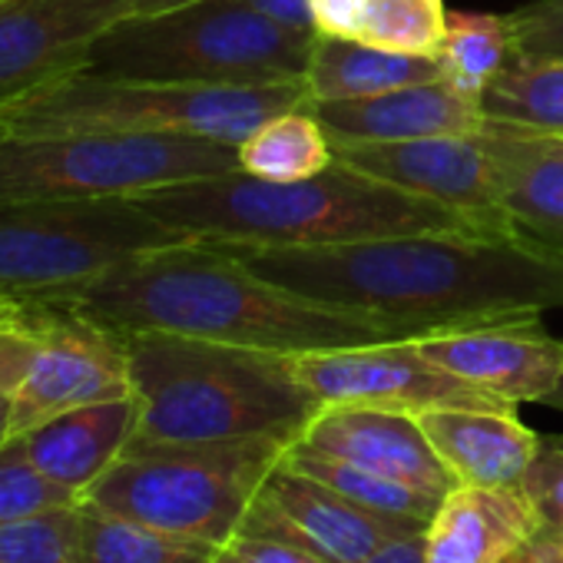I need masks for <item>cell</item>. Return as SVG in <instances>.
I'll return each instance as SVG.
<instances>
[{
    "label": "cell",
    "instance_id": "obj_30",
    "mask_svg": "<svg viewBox=\"0 0 563 563\" xmlns=\"http://www.w3.org/2000/svg\"><path fill=\"white\" fill-rule=\"evenodd\" d=\"M74 504H80V497L60 487L57 481H51L47 474H41L27 457L21 438H11L0 448V523L47 514L57 507H74Z\"/></svg>",
    "mask_w": 563,
    "mask_h": 563
},
{
    "label": "cell",
    "instance_id": "obj_35",
    "mask_svg": "<svg viewBox=\"0 0 563 563\" xmlns=\"http://www.w3.org/2000/svg\"><path fill=\"white\" fill-rule=\"evenodd\" d=\"M255 11H262L265 18L286 24L292 31L302 34H319L316 21H312V0H249Z\"/></svg>",
    "mask_w": 563,
    "mask_h": 563
},
{
    "label": "cell",
    "instance_id": "obj_13",
    "mask_svg": "<svg viewBox=\"0 0 563 563\" xmlns=\"http://www.w3.org/2000/svg\"><path fill=\"white\" fill-rule=\"evenodd\" d=\"M332 153L335 159L358 173H368L405 192L457 209L481 232L514 235L507 212L500 206L497 163L481 133L395 143L332 140Z\"/></svg>",
    "mask_w": 563,
    "mask_h": 563
},
{
    "label": "cell",
    "instance_id": "obj_11",
    "mask_svg": "<svg viewBox=\"0 0 563 563\" xmlns=\"http://www.w3.org/2000/svg\"><path fill=\"white\" fill-rule=\"evenodd\" d=\"M292 365L322 405H362L415 418L441 408L517 411V405L434 365L418 349V339L296 355Z\"/></svg>",
    "mask_w": 563,
    "mask_h": 563
},
{
    "label": "cell",
    "instance_id": "obj_19",
    "mask_svg": "<svg viewBox=\"0 0 563 563\" xmlns=\"http://www.w3.org/2000/svg\"><path fill=\"white\" fill-rule=\"evenodd\" d=\"M140 424V398H110L70 408L21 434L34 467L80 500L117 464Z\"/></svg>",
    "mask_w": 563,
    "mask_h": 563
},
{
    "label": "cell",
    "instance_id": "obj_23",
    "mask_svg": "<svg viewBox=\"0 0 563 563\" xmlns=\"http://www.w3.org/2000/svg\"><path fill=\"white\" fill-rule=\"evenodd\" d=\"M481 110L494 126L563 136V54L514 51L481 93Z\"/></svg>",
    "mask_w": 563,
    "mask_h": 563
},
{
    "label": "cell",
    "instance_id": "obj_10",
    "mask_svg": "<svg viewBox=\"0 0 563 563\" xmlns=\"http://www.w3.org/2000/svg\"><path fill=\"white\" fill-rule=\"evenodd\" d=\"M37 349L11 395V438L70 411L133 395L126 335L70 302H27Z\"/></svg>",
    "mask_w": 563,
    "mask_h": 563
},
{
    "label": "cell",
    "instance_id": "obj_1",
    "mask_svg": "<svg viewBox=\"0 0 563 563\" xmlns=\"http://www.w3.org/2000/svg\"><path fill=\"white\" fill-rule=\"evenodd\" d=\"M216 245L282 289L388 316L421 339L563 309V255L520 235L411 232L309 249Z\"/></svg>",
    "mask_w": 563,
    "mask_h": 563
},
{
    "label": "cell",
    "instance_id": "obj_3",
    "mask_svg": "<svg viewBox=\"0 0 563 563\" xmlns=\"http://www.w3.org/2000/svg\"><path fill=\"white\" fill-rule=\"evenodd\" d=\"M159 222L206 242L309 249L411 232H481L457 209L358 173L342 159L309 179L275 183L245 169L133 196Z\"/></svg>",
    "mask_w": 563,
    "mask_h": 563
},
{
    "label": "cell",
    "instance_id": "obj_39",
    "mask_svg": "<svg viewBox=\"0 0 563 563\" xmlns=\"http://www.w3.org/2000/svg\"><path fill=\"white\" fill-rule=\"evenodd\" d=\"M11 441V395L0 391V448Z\"/></svg>",
    "mask_w": 563,
    "mask_h": 563
},
{
    "label": "cell",
    "instance_id": "obj_26",
    "mask_svg": "<svg viewBox=\"0 0 563 563\" xmlns=\"http://www.w3.org/2000/svg\"><path fill=\"white\" fill-rule=\"evenodd\" d=\"M514 51L517 44L510 14L448 11L444 41L434 57L441 64V80L481 103V93L514 57Z\"/></svg>",
    "mask_w": 563,
    "mask_h": 563
},
{
    "label": "cell",
    "instance_id": "obj_2",
    "mask_svg": "<svg viewBox=\"0 0 563 563\" xmlns=\"http://www.w3.org/2000/svg\"><path fill=\"white\" fill-rule=\"evenodd\" d=\"M64 302L123 335L173 332L292 358L421 339L388 316L339 309L282 289L206 239L140 252Z\"/></svg>",
    "mask_w": 563,
    "mask_h": 563
},
{
    "label": "cell",
    "instance_id": "obj_6",
    "mask_svg": "<svg viewBox=\"0 0 563 563\" xmlns=\"http://www.w3.org/2000/svg\"><path fill=\"white\" fill-rule=\"evenodd\" d=\"M289 448L278 438L130 441L84 500L176 537L225 547Z\"/></svg>",
    "mask_w": 563,
    "mask_h": 563
},
{
    "label": "cell",
    "instance_id": "obj_36",
    "mask_svg": "<svg viewBox=\"0 0 563 563\" xmlns=\"http://www.w3.org/2000/svg\"><path fill=\"white\" fill-rule=\"evenodd\" d=\"M497 563H563V547L560 543H553V540H547V537H540L537 530L520 543V547H514L504 560H497Z\"/></svg>",
    "mask_w": 563,
    "mask_h": 563
},
{
    "label": "cell",
    "instance_id": "obj_25",
    "mask_svg": "<svg viewBox=\"0 0 563 563\" xmlns=\"http://www.w3.org/2000/svg\"><path fill=\"white\" fill-rule=\"evenodd\" d=\"M216 543L176 537L80 504V563H212Z\"/></svg>",
    "mask_w": 563,
    "mask_h": 563
},
{
    "label": "cell",
    "instance_id": "obj_12",
    "mask_svg": "<svg viewBox=\"0 0 563 563\" xmlns=\"http://www.w3.org/2000/svg\"><path fill=\"white\" fill-rule=\"evenodd\" d=\"M421 530L428 523L365 510L289 464H278L268 474L239 527V533L292 543L329 563H355Z\"/></svg>",
    "mask_w": 563,
    "mask_h": 563
},
{
    "label": "cell",
    "instance_id": "obj_8",
    "mask_svg": "<svg viewBox=\"0 0 563 563\" xmlns=\"http://www.w3.org/2000/svg\"><path fill=\"white\" fill-rule=\"evenodd\" d=\"M239 169V146L173 133H4L0 199H133Z\"/></svg>",
    "mask_w": 563,
    "mask_h": 563
},
{
    "label": "cell",
    "instance_id": "obj_34",
    "mask_svg": "<svg viewBox=\"0 0 563 563\" xmlns=\"http://www.w3.org/2000/svg\"><path fill=\"white\" fill-rule=\"evenodd\" d=\"M365 18V0H312V21L322 37L358 41Z\"/></svg>",
    "mask_w": 563,
    "mask_h": 563
},
{
    "label": "cell",
    "instance_id": "obj_24",
    "mask_svg": "<svg viewBox=\"0 0 563 563\" xmlns=\"http://www.w3.org/2000/svg\"><path fill=\"white\" fill-rule=\"evenodd\" d=\"M332 159V140L306 103L272 117L239 143V169L275 183L319 176Z\"/></svg>",
    "mask_w": 563,
    "mask_h": 563
},
{
    "label": "cell",
    "instance_id": "obj_17",
    "mask_svg": "<svg viewBox=\"0 0 563 563\" xmlns=\"http://www.w3.org/2000/svg\"><path fill=\"white\" fill-rule=\"evenodd\" d=\"M316 120L329 140L395 143L428 136H471L484 130V110L477 100L457 93L444 80L398 87L355 100H309Z\"/></svg>",
    "mask_w": 563,
    "mask_h": 563
},
{
    "label": "cell",
    "instance_id": "obj_20",
    "mask_svg": "<svg viewBox=\"0 0 563 563\" xmlns=\"http://www.w3.org/2000/svg\"><path fill=\"white\" fill-rule=\"evenodd\" d=\"M418 424L454 481L471 487L520 490L540 444L517 411L441 408L418 415Z\"/></svg>",
    "mask_w": 563,
    "mask_h": 563
},
{
    "label": "cell",
    "instance_id": "obj_16",
    "mask_svg": "<svg viewBox=\"0 0 563 563\" xmlns=\"http://www.w3.org/2000/svg\"><path fill=\"white\" fill-rule=\"evenodd\" d=\"M299 444L438 497H448L457 487L415 415L362 405H325Z\"/></svg>",
    "mask_w": 563,
    "mask_h": 563
},
{
    "label": "cell",
    "instance_id": "obj_41",
    "mask_svg": "<svg viewBox=\"0 0 563 563\" xmlns=\"http://www.w3.org/2000/svg\"><path fill=\"white\" fill-rule=\"evenodd\" d=\"M212 563H245V560H242V556H239V553H235L229 543H225V547H219V550H216Z\"/></svg>",
    "mask_w": 563,
    "mask_h": 563
},
{
    "label": "cell",
    "instance_id": "obj_4",
    "mask_svg": "<svg viewBox=\"0 0 563 563\" xmlns=\"http://www.w3.org/2000/svg\"><path fill=\"white\" fill-rule=\"evenodd\" d=\"M126 355L140 398L133 441L296 444L325 408L299 382L292 355L173 332H126Z\"/></svg>",
    "mask_w": 563,
    "mask_h": 563
},
{
    "label": "cell",
    "instance_id": "obj_32",
    "mask_svg": "<svg viewBox=\"0 0 563 563\" xmlns=\"http://www.w3.org/2000/svg\"><path fill=\"white\" fill-rule=\"evenodd\" d=\"M514 44L523 54H563V0H537L510 14Z\"/></svg>",
    "mask_w": 563,
    "mask_h": 563
},
{
    "label": "cell",
    "instance_id": "obj_7",
    "mask_svg": "<svg viewBox=\"0 0 563 563\" xmlns=\"http://www.w3.org/2000/svg\"><path fill=\"white\" fill-rule=\"evenodd\" d=\"M309 103L306 84L202 87L146 84L80 70L8 110V133H173L242 143L272 117Z\"/></svg>",
    "mask_w": 563,
    "mask_h": 563
},
{
    "label": "cell",
    "instance_id": "obj_15",
    "mask_svg": "<svg viewBox=\"0 0 563 563\" xmlns=\"http://www.w3.org/2000/svg\"><path fill=\"white\" fill-rule=\"evenodd\" d=\"M418 349L444 372L510 405H543L563 382V342L540 325V316L428 335L418 339Z\"/></svg>",
    "mask_w": 563,
    "mask_h": 563
},
{
    "label": "cell",
    "instance_id": "obj_29",
    "mask_svg": "<svg viewBox=\"0 0 563 563\" xmlns=\"http://www.w3.org/2000/svg\"><path fill=\"white\" fill-rule=\"evenodd\" d=\"M80 504L0 523V563H80Z\"/></svg>",
    "mask_w": 563,
    "mask_h": 563
},
{
    "label": "cell",
    "instance_id": "obj_37",
    "mask_svg": "<svg viewBox=\"0 0 563 563\" xmlns=\"http://www.w3.org/2000/svg\"><path fill=\"white\" fill-rule=\"evenodd\" d=\"M355 563H424V530L421 533H411L405 540H395Z\"/></svg>",
    "mask_w": 563,
    "mask_h": 563
},
{
    "label": "cell",
    "instance_id": "obj_14",
    "mask_svg": "<svg viewBox=\"0 0 563 563\" xmlns=\"http://www.w3.org/2000/svg\"><path fill=\"white\" fill-rule=\"evenodd\" d=\"M130 0H0V110L87 70L93 44Z\"/></svg>",
    "mask_w": 563,
    "mask_h": 563
},
{
    "label": "cell",
    "instance_id": "obj_21",
    "mask_svg": "<svg viewBox=\"0 0 563 563\" xmlns=\"http://www.w3.org/2000/svg\"><path fill=\"white\" fill-rule=\"evenodd\" d=\"M530 533L523 490L457 484L424 530V563H497Z\"/></svg>",
    "mask_w": 563,
    "mask_h": 563
},
{
    "label": "cell",
    "instance_id": "obj_5",
    "mask_svg": "<svg viewBox=\"0 0 563 563\" xmlns=\"http://www.w3.org/2000/svg\"><path fill=\"white\" fill-rule=\"evenodd\" d=\"M316 37L265 18L249 0H196L123 18L93 44L87 70L146 84H306Z\"/></svg>",
    "mask_w": 563,
    "mask_h": 563
},
{
    "label": "cell",
    "instance_id": "obj_28",
    "mask_svg": "<svg viewBox=\"0 0 563 563\" xmlns=\"http://www.w3.org/2000/svg\"><path fill=\"white\" fill-rule=\"evenodd\" d=\"M448 27L444 0H365L358 41L395 54L434 57Z\"/></svg>",
    "mask_w": 563,
    "mask_h": 563
},
{
    "label": "cell",
    "instance_id": "obj_43",
    "mask_svg": "<svg viewBox=\"0 0 563 563\" xmlns=\"http://www.w3.org/2000/svg\"><path fill=\"white\" fill-rule=\"evenodd\" d=\"M4 133H8V113L0 110V136H4Z\"/></svg>",
    "mask_w": 563,
    "mask_h": 563
},
{
    "label": "cell",
    "instance_id": "obj_18",
    "mask_svg": "<svg viewBox=\"0 0 563 563\" xmlns=\"http://www.w3.org/2000/svg\"><path fill=\"white\" fill-rule=\"evenodd\" d=\"M481 136L497 163L500 206L514 235L563 255V136L494 123H484Z\"/></svg>",
    "mask_w": 563,
    "mask_h": 563
},
{
    "label": "cell",
    "instance_id": "obj_42",
    "mask_svg": "<svg viewBox=\"0 0 563 563\" xmlns=\"http://www.w3.org/2000/svg\"><path fill=\"white\" fill-rule=\"evenodd\" d=\"M543 405H550V408H556V411H563V382L556 385V391L543 401Z\"/></svg>",
    "mask_w": 563,
    "mask_h": 563
},
{
    "label": "cell",
    "instance_id": "obj_40",
    "mask_svg": "<svg viewBox=\"0 0 563 563\" xmlns=\"http://www.w3.org/2000/svg\"><path fill=\"white\" fill-rule=\"evenodd\" d=\"M21 309H24V302H14V299L0 296V329H4L8 322H14L21 316Z\"/></svg>",
    "mask_w": 563,
    "mask_h": 563
},
{
    "label": "cell",
    "instance_id": "obj_27",
    "mask_svg": "<svg viewBox=\"0 0 563 563\" xmlns=\"http://www.w3.org/2000/svg\"><path fill=\"white\" fill-rule=\"evenodd\" d=\"M282 464H289L322 484H329L332 490H339L342 497H349L352 504L365 507V510H375V514H388V517H405V520H418V523H431V517L438 514L441 500L438 494H428V490H418L411 484H401V481H391L385 474H375V471H365L358 464H349V461H339V457H329V454H319L306 444H292L282 457Z\"/></svg>",
    "mask_w": 563,
    "mask_h": 563
},
{
    "label": "cell",
    "instance_id": "obj_22",
    "mask_svg": "<svg viewBox=\"0 0 563 563\" xmlns=\"http://www.w3.org/2000/svg\"><path fill=\"white\" fill-rule=\"evenodd\" d=\"M441 80L438 57L395 54L349 37H316L306 87L309 100H355L375 97L398 87Z\"/></svg>",
    "mask_w": 563,
    "mask_h": 563
},
{
    "label": "cell",
    "instance_id": "obj_31",
    "mask_svg": "<svg viewBox=\"0 0 563 563\" xmlns=\"http://www.w3.org/2000/svg\"><path fill=\"white\" fill-rule=\"evenodd\" d=\"M520 490L530 504L533 530L563 547V434H540Z\"/></svg>",
    "mask_w": 563,
    "mask_h": 563
},
{
    "label": "cell",
    "instance_id": "obj_33",
    "mask_svg": "<svg viewBox=\"0 0 563 563\" xmlns=\"http://www.w3.org/2000/svg\"><path fill=\"white\" fill-rule=\"evenodd\" d=\"M229 547L245 560V563H329L312 550L282 543V540H268V537H252V533H235L229 540Z\"/></svg>",
    "mask_w": 563,
    "mask_h": 563
},
{
    "label": "cell",
    "instance_id": "obj_38",
    "mask_svg": "<svg viewBox=\"0 0 563 563\" xmlns=\"http://www.w3.org/2000/svg\"><path fill=\"white\" fill-rule=\"evenodd\" d=\"M186 4H196V0H130L133 14H163V11H176Z\"/></svg>",
    "mask_w": 563,
    "mask_h": 563
},
{
    "label": "cell",
    "instance_id": "obj_9",
    "mask_svg": "<svg viewBox=\"0 0 563 563\" xmlns=\"http://www.w3.org/2000/svg\"><path fill=\"white\" fill-rule=\"evenodd\" d=\"M196 239L133 199H0V296L64 302L113 265Z\"/></svg>",
    "mask_w": 563,
    "mask_h": 563
}]
</instances>
